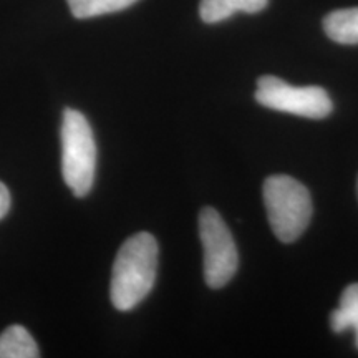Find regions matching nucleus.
<instances>
[{"label":"nucleus","mask_w":358,"mask_h":358,"mask_svg":"<svg viewBox=\"0 0 358 358\" xmlns=\"http://www.w3.org/2000/svg\"><path fill=\"white\" fill-rule=\"evenodd\" d=\"M158 243L150 232L129 237L116 254L110 297L115 308L127 312L151 292L158 272Z\"/></svg>","instance_id":"obj_1"},{"label":"nucleus","mask_w":358,"mask_h":358,"mask_svg":"<svg viewBox=\"0 0 358 358\" xmlns=\"http://www.w3.org/2000/svg\"><path fill=\"white\" fill-rule=\"evenodd\" d=\"M262 196L277 239L282 243L297 241L312 217V198L307 187L295 178L274 174L264 181Z\"/></svg>","instance_id":"obj_2"},{"label":"nucleus","mask_w":358,"mask_h":358,"mask_svg":"<svg viewBox=\"0 0 358 358\" xmlns=\"http://www.w3.org/2000/svg\"><path fill=\"white\" fill-rule=\"evenodd\" d=\"M96 145L88 120L66 108L62 123V173L77 198L87 196L95 181Z\"/></svg>","instance_id":"obj_3"},{"label":"nucleus","mask_w":358,"mask_h":358,"mask_svg":"<svg viewBox=\"0 0 358 358\" xmlns=\"http://www.w3.org/2000/svg\"><path fill=\"white\" fill-rule=\"evenodd\" d=\"M199 237L204 250V279L211 289H221L234 277L239 256L234 237L216 209L199 214Z\"/></svg>","instance_id":"obj_4"},{"label":"nucleus","mask_w":358,"mask_h":358,"mask_svg":"<svg viewBox=\"0 0 358 358\" xmlns=\"http://www.w3.org/2000/svg\"><path fill=\"white\" fill-rule=\"evenodd\" d=\"M256 100L266 108L322 120L334 110L329 93L322 87H292L282 78L264 75L257 80Z\"/></svg>","instance_id":"obj_5"},{"label":"nucleus","mask_w":358,"mask_h":358,"mask_svg":"<svg viewBox=\"0 0 358 358\" xmlns=\"http://www.w3.org/2000/svg\"><path fill=\"white\" fill-rule=\"evenodd\" d=\"M268 0H201L199 15L206 24L227 20L236 12L257 13L267 7Z\"/></svg>","instance_id":"obj_6"},{"label":"nucleus","mask_w":358,"mask_h":358,"mask_svg":"<svg viewBox=\"0 0 358 358\" xmlns=\"http://www.w3.org/2000/svg\"><path fill=\"white\" fill-rule=\"evenodd\" d=\"M327 37L340 45L358 43V7L335 10L324 19Z\"/></svg>","instance_id":"obj_7"},{"label":"nucleus","mask_w":358,"mask_h":358,"mask_svg":"<svg viewBox=\"0 0 358 358\" xmlns=\"http://www.w3.org/2000/svg\"><path fill=\"white\" fill-rule=\"evenodd\" d=\"M38 347L29 330L22 325H10L0 335V358H37Z\"/></svg>","instance_id":"obj_8"},{"label":"nucleus","mask_w":358,"mask_h":358,"mask_svg":"<svg viewBox=\"0 0 358 358\" xmlns=\"http://www.w3.org/2000/svg\"><path fill=\"white\" fill-rule=\"evenodd\" d=\"M334 332H345L358 327V284H350L342 292L340 306L330 315Z\"/></svg>","instance_id":"obj_9"},{"label":"nucleus","mask_w":358,"mask_h":358,"mask_svg":"<svg viewBox=\"0 0 358 358\" xmlns=\"http://www.w3.org/2000/svg\"><path fill=\"white\" fill-rule=\"evenodd\" d=\"M73 17L77 19H92L105 13L120 12L133 6L138 0H66Z\"/></svg>","instance_id":"obj_10"},{"label":"nucleus","mask_w":358,"mask_h":358,"mask_svg":"<svg viewBox=\"0 0 358 358\" xmlns=\"http://www.w3.org/2000/svg\"><path fill=\"white\" fill-rule=\"evenodd\" d=\"M8 209H10V192L3 182H0V219L7 216Z\"/></svg>","instance_id":"obj_11"},{"label":"nucleus","mask_w":358,"mask_h":358,"mask_svg":"<svg viewBox=\"0 0 358 358\" xmlns=\"http://www.w3.org/2000/svg\"><path fill=\"white\" fill-rule=\"evenodd\" d=\"M355 345H357V348H358V327H355Z\"/></svg>","instance_id":"obj_12"},{"label":"nucleus","mask_w":358,"mask_h":358,"mask_svg":"<svg viewBox=\"0 0 358 358\" xmlns=\"http://www.w3.org/2000/svg\"><path fill=\"white\" fill-rule=\"evenodd\" d=\"M357 192H358V181H357Z\"/></svg>","instance_id":"obj_13"}]
</instances>
